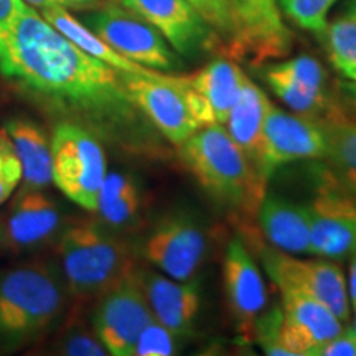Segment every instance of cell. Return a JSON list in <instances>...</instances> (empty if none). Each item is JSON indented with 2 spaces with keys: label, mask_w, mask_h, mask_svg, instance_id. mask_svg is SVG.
<instances>
[{
  "label": "cell",
  "mask_w": 356,
  "mask_h": 356,
  "mask_svg": "<svg viewBox=\"0 0 356 356\" xmlns=\"http://www.w3.org/2000/svg\"><path fill=\"white\" fill-rule=\"evenodd\" d=\"M348 17L356 22V0H351L348 6Z\"/></svg>",
  "instance_id": "f35d334b"
},
{
  "label": "cell",
  "mask_w": 356,
  "mask_h": 356,
  "mask_svg": "<svg viewBox=\"0 0 356 356\" xmlns=\"http://www.w3.org/2000/svg\"><path fill=\"white\" fill-rule=\"evenodd\" d=\"M257 215L266 238L274 248L291 254H310L309 207L266 193Z\"/></svg>",
  "instance_id": "d6986e66"
},
{
  "label": "cell",
  "mask_w": 356,
  "mask_h": 356,
  "mask_svg": "<svg viewBox=\"0 0 356 356\" xmlns=\"http://www.w3.org/2000/svg\"><path fill=\"white\" fill-rule=\"evenodd\" d=\"M338 91L343 96L345 101H348L351 106L356 109V81L351 79H341L338 81Z\"/></svg>",
  "instance_id": "e575fe53"
},
{
  "label": "cell",
  "mask_w": 356,
  "mask_h": 356,
  "mask_svg": "<svg viewBox=\"0 0 356 356\" xmlns=\"http://www.w3.org/2000/svg\"><path fill=\"white\" fill-rule=\"evenodd\" d=\"M262 264L280 292H297L327 305L341 322L350 320L348 284L341 267L332 259H299L291 252L267 248Z\"/></svg>",
  "instance_id": "ba28073f"
},
{
  "label": "cell",
  "mask_w": 356,
  "mask_h": 356,
  "mask_svg": "<svg viewBox=\"0 0 356 356\" xmlns=\"http://www.w3.org/2000/svg\"><path fill=\"white\" fill-rule=\"evenodd\" d=\"M228 7L233 33L225 53L231 60L259 66L291 53L293 35L279 0H228Z\"/></svg>",
  "instance_id": "52a82bcc"
},
{
  "label": "cell",
  "mask_w": 356,
  "mask_h": 356,
  "mask_svg": "<svg viewBox=\"0 0 356 356\" xmlns=\"http://www.w3.org/2000/svg\"><path fill=\"white\" fill-rule=\"evenodd\" d=\"M287 19L299 29L322 35L328 25V13L338 0H279Z\"/></svg>",
  "instance_id": "f1b7e54d"
},
{
  "label": "cell",
  "mask_w": 356,
  "mask_h": 356,
  "mask_svg": "<svg viewBox=\"0 0 356 356\" xmlns=\"http://www.w3.org/2000/svg\"><path fill=\"white\" fill-rule=\"evenodd\" d=\"M222 282L229 309L241 323L243 333L254 335L256 322L267 304V291L259 267L243 239L234 238L228 244L222 261Z\"/></svg>",
  "instance_id": "2e32d148"
},
{
  "label": "cell",
  "mask_w": 356,
  "mask_h": 356,
  "mask_svg": "<svg viewBox=\"0 0 356 356\" xmlns=\"http://www.w3.org/2000/svg\"><path fill=\"white\" fill-rule=\"evenodd\" d=\"M121 78L134 104L170 145H181L202 129L177 76L165 73L145 76L121 71Z\"/></svg>",
  "instance_id": "9c48e42d"
},
{
  "label": "cell",
  "mask_w": 356,
  "mask_h": 356,
  "mask_svg": "<svg viewBox=\"0 0 356 356\" xmlns=\"http://www.w3.org/2000/svg\"><path fill=\"white\" fill-rule=\"evenodd\" d=\"M267 68L300 88L310 89V91H328L325 70L315 58L309 55H300L292 58V60L269 65Z\"/></svg>",
  "instance_id": "83f0119b"
},
{
  "label": "cell",
  "mask_w": 356,
  "mask_h": 356,
  "mask_svg": "<svg viewBox=\"0 0 356 356\" xmlns=\"http://www.w3.org/2000/svg\"><path fill=\"white\" fill-rule=\"evenodd\" d=\"M22 163L6 127L0 129V204L12 197L22 184Z\"/></svg>",
  "instance_id": "f546056e"
},
{
  "label": "cell",
  "mask_w": 356,
  "mask_h": 356,
  "mask_svg": "<svg viewBox=\"0 0 356 356\" xmlns=\"http://www.w3.org/2000/svg\"><path fill=\"white\" fill-rule=\"evenodd\" d=\"M56 353L70 356H102L108 355L99 338L92 330L86 327L78 315H73L65 325L56 341Z\"/></svg>",
  "instance_id": "4316f807"
},
{
  "label": "cell",
  "mask_w": 356,
  "mask_h": 356,
  "mask_svg": "<svg viewBox=\"0 0 356 356\" xmlns=\"http://www.w3.org/2000/svg\"><path fill=\"white\" fill-rule=\"evenodd\" d=\"M191 7L197 10L202 19L211 26L221 43V51H225L231 33H233V24H231L228 0H186Z\"/></svg>",
  "instance_id": "1f68e13d"
},
{
  "label": "cell",
  "mask_w": 356,
  "mask_h": 356,
  "mask_svg": "<svg viewBox=\"0 0 356 356\" xmlns=\"http://www.w3.org/2000/svg\"><path fill=\"white\" fill-rule=\"evenodd\" d=\"M68 287L55 266L32 261L0 273V346L19 350L43 338L63 318Z\"/></svg>",
  "instance_id": "7a4b0ae2"
},
{
  "label": "cell",
  "mask_w": 356,
  "mask_h": 356,
  "mask_svg": "<svg viewBox=\"0 0 356 356\" xmlns=\"http://www.w3.org/2000/svg\"><path fill=\"white\" fill-rule=\"evenodd\" d=\"M282 293L280 343L293 356H315L343 330V322L322 302L297 292Z\"/></svg>",
  "instance_id": "9a60e30c"
},
{
  "label": "cell",
  "mask_w": 356,
  "mask_h": 356,
  "mask_svg": "<svg viewBox=\"0 0 356 356\" xmlns=\"http://www.w3.org/2000/svg\"><path fill=\"white\" fill-rule=\"evenodd\" d=\"M178 338L181 337L172 333L154 318L152 322L145 325V328L137 338L134 356H170L177 353Z\"/></svg>",
  "instance_id": "4dcf8cb0"
},
{
  "label": "cell",
  "mask_w": 356,
  "mask_h": 356,
  "mask_svg": "<svg viewBox=\"0 0 356 356\" xmlns=\"http://www.w3.org/2000/svg\"><path fill=\"white\" fill-rule=\"evenodd\" d=\"M327 155V139L318 119L291 114L270 102L267 111L257 173L269 181L279 167L297 160H318Z\"/></svg>",
  "instance_id": "8fae6325"
},
{
  "label": "cell",
  "mask_w": 356,
  "mask_h": 356,
  "mask_svg": "<svg viewBox=\"0 0 356 356\" xmlns=\"http://www.w3.org/2000/svg\"><path fill=\"white\" fill-rule=\"evenodd\" d=\"M154 26L178 55L188 58L218 48L213 29L186 0H114Z\"/></svg>",
  "instance_id": "7c38bea8"
},
{
  "label": "cell",
  "mask_w": 356,
  "mask_h": 356,
  "mask_svg": "<svg viewBox=\"0 0 356 356\" xmlns=\"http://www.w3.org/2000/svg\"><path fill=\"white\" fill-rule=\"evenodd\" d=\"M315 356H356V330L355 327L343 328L337 337L327 341Z\"/></svg>",
  "instance_id": "d6a6232c"
},
{
  "label": "cell",
  "mask_w": 356,
  "mask_h": 356,
  "mask_svg": "<svg viewBox=\"0 0 356 356\" xmlns=\"http://www.w3.org/2000/svg\"><path fill=\"white\" fill-rule=\"evenodd\" d=\"M53 184L86 211H97L106 177V155L95 134L71 122H56L51 136Z\"/></svg>",
  "instance_id": "5b68a950"
},
{
  "label": "cell",
  "mask_w": 356,
  "mask_h": 356,
  "mask_svg": "<svg viewBox=\"0 0 356 356\" xmlns=\"http://www.w3.org/2000/svg\"><path fill=\"white\" fill-rule=\"evenodd\" d=\"M61 226L55 202L42 190H20L3 220V248L30 252L50 243Z\"/></svg>",
  "instance_id": "e0dca14e"
},
{
  "label": "cell",
  "mask_w": 356,
  "mask_h": 356,
  "mask_svg": "<svg viewBox=\"0 0 356 356\" xmlns=\"http://www.w3.org/2000/svg\"><path fill=\"white\" fill-rule=\"evenodd\" d=\"M40 13H42V17L48 22V24L55 26L58 32L65 35L70 42L76 44L79 50L97 58V60L104 61L106 65L113 66L114 70L126 71V73L145 74V76H152V74L159 73V71L145 68V66L134 63V61L119 55V53L113 50L104 40H101L92 30H89L83 22H79L76 17L71 15V13L66 10V7L53 6L43 8V10H40Z\"/></svg>",
  "instance_id": "7402d4cb"
},
{
  "label": "cell",
  "mask_w": 356,
  "mask_h": 356,
  "mask_svg": "<svg viewBox=\"0 0 356 356\" xmlns=\"http://www.w3.org/2000/svg\"><path fill=\"white\" fill-rule=\"evenodd\" d=\"M0 73L55 124H76L134 157L165 155L163 137L134 104L121 71L79 50L24 0L0 30Z\"/></svg>",
  "instance_id": "6da1fadb"
},
{
  "label": "cell",
  "mask_w": 356,
  "mask_h": 356,
  "mask_svg": "<svg viewBox=\"0 0 356 356\" xmlns=\"http://www.w3.org/2000/svg\"><path fill=\"white\" fill-rule=\"evenodd\" d=\"M20 0H0V30L10 24L19 8Z\"/></svg>",
  "instance_id": "836d02e7"
},
{
  "label": "cell",
  "mask_w": 356,
  "mask_h": 356,
  "mask_svg": "<svg viewBox=\"0 0 356 356\" xmlns=\"http://www.w3.org/2000/svg\"><path fill=\"white\" fill-rule=\"evenodd\" d=\"M92 330L113 356H134L137 338L154 315L134 270L96 300Z\"/></svg>",
  "instance_id": "30bf717a"
},
{
  "label": "cell",
  "mask_w": 356,
  "mask_h": 356,
  "mask_svg": "<svg viewBox=\"0 0 356 356\" xmlns=\"http://www.w3.org/2000/svg\"><path fill=\"white\" fill-rule=\"evenodd\" d=\"M6 131L22 163L20 190H43L53 181L51 140L40 126L29 119L7 121Z\"/></svg>",
  "instance_id": "44dd1931"
},
{
  "label": "cell",
  "mask_w": 356,
  "mask_h": 356,
  "mask_svg": "<svg viewBox=\"0 0 356 356\" xmlns=\"http://www.w3.org/2000/svg\"><path fill=\"white\" fill-rule=\"evenodd\" d=\"M140 188L132 177L109 173L102 181L97 213L111 226H122L136 218L140 210Z\"/></svg>",
  "instance_id": "cb8c5ba5"
},
{
  "label": "cell",
  "mask_w": 356,
  "mask_h": 356,
  "mask_svg": "<svg viewBox=\"0 0 356 356\" xmlns=\"http://www.w3.org/2000/svg\"><path fill=\"white\" fill-rule=\"evenodd\" d=\"M262 78L266 79L270 91L296 114L322 119L338 109V104L328 95V91H310V89L297 86V84L289 81V79L275 74L267 66L262 71Z\"/></svg>",
  "instance_id": "d4e9b609"
},
{
  "label": "cell",
  "mask_w": 356,
  "mask_h": 356,
  "mask_svg": "<svg viewBox=\"0 0 356 356\" xmlns=\"http://www.w3.org/2000/svg\"><path fill=\"white\" fill-rule=\"evenodd\" d=\"M320 37L333 68L345 79L356 81V22L350 17L338 19L328 24Z\"/></svg>",
  "instance_id": "484cf974"
},
{
  "label": "cell",
  "mask_w": 356,
  "mask_h": 356,
  "mask_svg": "<svg viewBox=\"0 0 356 356\" xmlns=\"http://www.w3.org/2000/svg\"><path fill=\"white\" fill-rule=\"evenodd\" d=\"M25 3H29L30 7L37 8V10H43V8H48V7H53V6H65L63 0H24Z\"/></svg>",
  "instance_id": "8d00e7d4"
},
{
  "label": "cell",
  "mask_w": 356,
  "mask_h": 356,
  "mask_svg": "<svg viewBox=\"0 0 356 356\" xmlns=\"http://www.w3.org/2000/svg\"><path fill=\"white\" fill-rule=\"evenodd\" d=\"M350 305L356 312V252L350 257V277H348Z\"/></svg>",
  "instance_id": "d590c367"
},
{
  "label": "cell",
  "mask_w": 356,
  "mask_h": 356,
  "mask_svg": "<svg viewBox=\"0 0 356 356\" xmlns=\"http://www.w3.org/2000/svg\"><path fill=\"white\" fill-rule=\"evenodd\" d=\"M177 149L186 170L215 202L256 215L267 184L221 124L198 129Z\"/></svg>",
  "instance_id": "3957f363"
},
{
  "label": "cell",
  "mask_w": 356,
  "mask_h": 356,
  "mask_svg": "<svg viewBox=\"0 0 356 356\" xmlns=\"http://www.w3.org/2000/svg\"><path fill=\"white\" fill-rule=\"evenodd\" d=\"M58 256L70 297L79 305L97 300L136 270L129 244L95 220H79L65 228Z\"/></svg>",
  "instance_id": "277c9868"
},
{
  "label": "cell",
  "mask_w": 356,
  "mask_h": 356,
  "mask_svg": "<svg viewBox=\"0 0 356 356\" xmlns=\"http://www.w3.org/2000/svg\"><path fill=\"white\" fill-rule=\"evenodd\" d=\"M248 74L231 58H216L186 76H177L200 127L228 121Z\"/></svg>",
  "instance_id": "4fadbf2b"
},
{
  "label": "cell",
  "mask_w": 356,
  "mask_h": 356,
  "mask_svg": "<svg viewBox=\"0 0 356 356\" xmlns=\"http://www.w3.org/2000/svg\"><path fill=\"white\" fill-rule=\"evenodd\" d=\"M327 139V170L345 188L356 193V121L338 108L318 119Z\"/></svg>",
  "instance_id": "603a6c76"
},
{
  "label": "cell",
  "mask_w": 356,
  "mask_h": 356,
  "mask_svg": "<svg viewBox=\"0 0 356 356\" xmlns=\"http://www.w3.org/2000/svg\"><path fill=\"white\" fill-rule=\"evenodd\" d=\"M63 2L66 7H92L104 2V0H63Z\"/></svg>",
  "instance_id": "74e56055"
},
{
  "label": "cell",
  "mask_w": 356,
  "mask_h": 356,
  "mask_svg": "<svg viewBox=\"0 0 356 356\" xmlns=\"http://www.w3.org/2000/svg\"><path fill=\"white\" fill-rule=\"evenodd\" d=\"M3 248V220L0 218V251Z\"/></svg>",
  "instance_id": "ab89813d"
},
{
  "label": "cell",
  "mask_w": 356,
  "mask_h": 356,
  "mask_svg": "<svg viewBox=\"0 0 356 356\" xmlns=\"http://www.w3.org/2000/svg\"><path fill=\"white\" fill-rule=\"evenodd\" d=\"M207 241L200 226L185 215H172L155 226L144 244V256L163 274L177 280L195 277Z\"/></svg>",
  "instance_id": "5bb4252c"
},
{
  "label": "cell",
  "mask_w": 356,
  "mask_h": 356,
  "mask_svg": "<svg viewBox=\"0 0 356 356\" xmlns=\"http://www.w3.org/2000/svg\"><path fill=\"white\" fill-rule=\"evenodd\" d=\"M83 24L134 63L168 73L181 66L178 53L152 25L114 0L88 13Z\"/></svg>",
  "instance_id": "8992f818"
},
{
  "label": "cell",
  "mask_w": 356,
  "mask_h": 356,
  "mask_svg": "<svg viewBox=\"0 0 356 356\" xmlns=\"http://www.w3.org/2000/svg\"><path fill=\"white\" fill-rule=\"evenodd\" d=\"M269 106L270 99L266 96V92L251 78L246 76L238 99L231 109L228 121L225 124L231 139L243 150L256 172L259 165L262 131H264V121Z\"/></svg>",
  "instance_id": "ffe728a7"
},
{
  "label": "cell",
  "mask_w": 356,
  "mask_h": 356,
  "mask_svg": "<svg viewBox=\"0 0 356 356\" xmlns=\"http://www.w3.org/2000/svg\"><path fill=\"white\" fill-rule=\"evenodd\" d=\"M137 274L154 318L178 337L188 335L200 310L198 280H177L152 270Z\"/></svg>",
  "instance_id": "ac0fdd59"
}]
</instances>
